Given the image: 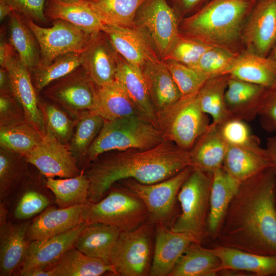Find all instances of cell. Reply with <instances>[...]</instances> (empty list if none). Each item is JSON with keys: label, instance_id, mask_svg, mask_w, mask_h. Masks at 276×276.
Wrapping results in <instances>:
<instances>
[{"label": "cell", "instance_id": "b9f144b4", "mask_svg": "<svg viewBox=\"0 0 276 276\" xmlns=\"http://www.w3.org/2000/svg\"><path fill=\"white\" fill-rule=\"evenodd\" d=\"M75 126L70 140V150L76 158L86 156L104 122V119L91 110H86L77 117Z\"/></svg>", "mask_w": 276, "mask_h": 276}, {"label": "cell", "instance_id": "f1b7e54d", "mask_svg": "<svg viewBox=\"0 0 276 276\" xmlns=\"http://www.w3.org/2000/svg\"><path fill=\"white\" fill-rule=\"evenodd\" d=\"M44 14L48 19L63 20L91 33L104 28L87 0H46Z\"/></svg>", "mask_w": 276, "mask_h": 276}, {"label": "cell", "instance_id": "e0dca14e", "mask_svg": "<svg viewBox=\"0 0 276 276\" xmlns=\"http://www.w3.org/2000/svg\"><path fill=\"white\" fill-rule=\"evenodd\" d=\"M119 55L103 31L94 33L80 54L81 66L96 87L116 79Z\"/></svg>", "mask_w": 276, "mask_h": 276}, {"label": "cell", "instance_id": "bcb514c9", "mask_svg": "<svg viewBox=\"0 0 276 276\" xmlns=\"http://www.w3.org/2000/svg\"><path fill=\"white\" fill-rule=\"evenodd\" d=\"M213 46L199 39L179 34L163 60H173L192 67Z\"/></svg>", "mask_w": 276, "mask_h": 276}, {"label": "cell", "instance_id": "4316f807", "mask_svg": "<svg viewBox=\"0 0 276 276\" xmlns=\"http://www.w3.org/2000/svg\"><path fill=\"white\" fill-rule=\"evenodd\" d=\"M228 144L222 136L219 125L211 122L189 150L191 166L212 173L222 167Z\"/></svg>", "mask_w": 276, "mask_h": 276}, {"label": "cell", "instance_id": "3957f363", "mask_svg": "<svg viewBox=\"0 0 276 276\" xmlns=\"http://www.w3.org/2000/svg\"><path fill=\"white\" fill-rule=\"evenodd\" d=\"M255 0H211L183 21L188 36L221 47L235 41Z\"/></svg>", "mask_w": 276, "mask_h": 276}, {"label": "cell", "instance_id": "f546056e", "mask_svg": "<svg viewBox=\"0 0 276 276\" xmlns=\"http://www.w3.org/2000/svg\"><path fill=\"white\" fill-rule=\"evenodd\" d=\"M121 231L102 223L85 225L75 244V247L85 255L110 264L112 250Z\"/></svg>", "mask_w": 276, "mask_h": 276}, {"label": "cell", "instance_id": "836d02e7", "mask_svg": "<svg viewBox=\"0 0 276 276\" xmlns=\"http://www.w3.org/2000/svg\"><path fill=\"white\" fill-rule=\"evenodd\" d=\"M9 16V41L21 62L31 72L40 65L38 43L23 15L13 11Z\"/></svg>", "mask_w": 276, "mask_h": 276}, {"label": "cell", "instance_id": "9a60e30c", "mask_svg": "<svg viewBox=\"0 0 276 276\" xmlns=\"http://www.w3.org/2000/svg\"><path fill=\"white\" fill-rule=\"evenodd\" d=\"M31 220L15 221L8 218L7 210L0 209V275L17 273L30 241L28 231Z\"/></svg>", "mask_w": 276, "mask_h": 276}, {"label": "cell", "instance_id": "6f0895ef", "mask_svg": "<svg viewBox=\"0 0 276 276\" xmlns=\"http://www.w3.org/2000/svg\"><path fill=\"white\" fill-rule=\"evenodd\" d=\"M13 12L9 5L5 3L0 1V19L2 21L7 16H9Z\"/></svg>", "mask_w": 276, "mask_h": 276}, {"label": "cell", "instance_id": "7402d4cb", "mask_svg": "<svg viewBox=\"0 0 276 276\" xmlns=\"http://www.w3.org/2000/svg\"><path fill=\"white\" fill-rule=\"evenodd\" d=\"M260 144L259 140L245 145H228L222 168L241 182L270 168L266 149Z\"/></svg>", "mask_w": 276, "mask_h": 276}, {"label": "cell", "instance_id": "816d5d0a", "mask_svg": "<svg viewBox=\"0 0 276 276\" xmlns=\"http://www.w3.org/2000/svg\"><path fill=\"white\" fill-rule=\"evenodd\" d=\"M0 121L1 126L26 121L24 110L13 94L1 93Z\"/></svg>", "mask_w": 276, "mask_h": 276}, {"label": "cell", "instance_id": "d6a6232c", "mask_svg": "<svg viewBox=\"0 0 276 276\" xmlns=\"http://www.w3.org/2000/svg\"><path fill=\"white\" fill-rule=\"evenodd\" d=\"M50 276H100L116 275L112 265L88 257L75 247L65 252L48 270Z\"/></svg>", "mask_w": 276, "mask_h": 276}, {"label": "cell", "instance_id": "680465c9", "mask_svg": "<svg viewBox=\"0 0 276 276\" xmlns=\"http://www.w3.org/2000/svg\"><path fill=\"white\" fill-rule=\"evenodd\" d=\"M270 53L271 56L269 58L276 62V43L274 45L273 48H272V50L271 51Z\"/></svg>", "mask_w": 276, "mask_h": 276}, {"label": "cell", "instance_id": "f907efd6", "mask_svg": "<svg viewBox=\"0 0 276 276\" xmlns=\"http://www.w3.org/2000/svg\"><path fill=\"white\" fill-rule=\"evenodd\" d=\"M10 6L13 11L32 19L35 22L45 24L48 19L44 14L45 0H0Z\"/></svg>", "mask_w": 276, "mask_h": 276}, {"label": "cell", "instance_id": "1f68e13d", "mask_svg": "<svg viewBox=\"0 0 276 276\" xmlns=\"http://www.w3.org/2000/svg\"><path fill=\"white\" fill-rule=\"evenodd\" d=\"M227 75L267 88L276 83V62L269 57L245 53L238 56Z\"/></svg>", "mask_w": 276, "mask_h": 276}, {"label": "cell", "instance_id": "681fc988", "mask_svg": "<svg viewBox=\"0 0 276 276\" xmlns=\"http://www.w3.org/2000/svg\"><path fill=\"white\" fill-rule=\"evenodd\" d=\"M258 116L265 130L276 133V83L266 88Z\"/></svg>", "mask_w": 276, "mask_h": 276}, {"label": "cell", "instance_id": "d590c367", "mask_svg": "<svg viewBox=\"0 0 276 276\" xmlns=\"http://www.w3.org/2000/svg\"><path fill=\"white\" fill-rule=\"evenodd\" d=\"M25 157L3 148L0 151V201L6 205L27 181Z\"/></svg>", "mask_w": 276, "mask_h": 276}, {"label": "cell", "instance_id": "ba28073f", "mask_svg": "<svg viewBox=\"0 0 276 276\" xmlns=\"http://www.w3.org/2000/svg\"><path fill=\"white\" fill-rule=\"evenodd\" d=\"M155 227V225L148 220L134 229L120 232L110 260L116 275H149Z\"/></svg>", "mask_w": 276, "mask_h": 276}, {"label": "cell", "instance_id": "f6af8a7d", "mask_svg": "<svg viewBox=\"0 0 276 276\" xmlns=\"http://www.w3.org/2000/svg\"><path fill=\"white\" fill-rule=\"evenodd\" d=\"M238 56L221 47L213 46L192 68L213 77L227 75Z\"/></svg>", "mask_w": 276, "mask_h": 276}, {"label": "cell", "instance_id": "9c48e42d", "mask_svg": "<svg viewBox=\"0 0 276 276\" xmlns=\"http://www.w3.org/2000/svg\"><path fill=\"white\" fill-rule=\"evenodd\" d=\"M193 169L191 166H188L168 179L151 184L142 183L130 178L119 182L142 200L148 213L149 221L155 225L169 227L179 190Z\"/></svg>", "mask_w": 276, "mask_h": 276}, {"label": "cell", "instance_id": "f35d334b", "mask_svg": "<svg viewBox=\"0 0 276 276\" xmlns=\"http://www.w3.org/2000/svg\"><path fill=\"white\" fill-rule=\"evenodd\" d=\"M222 75L209 78L198 91L203 112L212 119V123L221 125L229 119L225 102V93L229 78Z\"/></svg>", "mask_w": 276, "mask_h": 276}, {"label": "cell", "instance_id": "7c38bea8", "mask_svg": "<svg viewBox=\"0 0 276 276\" xmlns=\"http://www.w3.org/2000/svg\"><path fill=\"white\" fill-rule=\"evenodd\" d=\"M96 89L80 66L52 82L42 90L47 98L77 117L83 111L93 109Z\"/></svg>", "mask_w": 276, "mask_h": 276}, {"label": "cell", "instance_id": "52a82bcc", "mask_svg": "<svg viewBox=\"0 0 276 276\" xmlns=\"http://www.w3.org/2000/svg\"><path fill=\"white\" fill-rule=\"evenodd\" d=\"M211 123L202 111L198 92L181 98L158 114V128L165 140L190 150Z\"/></svg>", "mask_w": 276, "mask_h": 276}, {"label": "cell", "instance_id": "8992f818", "mask_svg": "<svg viewBox=\"0 0 276 276\" xmlns=\"http://www.w3.org/2000/svg\"><path fill=\"white\" fill-rule=\"evenodd\" d=\"M212 173L197 168L183 182L177 195L181 213L170 225L172 231L194 236L200 243L207 235Z\"/></svg>", "mask_w": 276, "mask_h": 276}, {"label": "cell", "instance_id": "9f6ffc18", "mask_svg": "<svg viewBox=\"0 0 276 276\" xmlns=\"http://www.w3.org/2000/svg\"><path fill=\"white\" fill-rule=\"evenodd\" d=\"M177 7L183 12L195 9L205 0H173Z\"/></svg>", "mask_w": 276, "mask_h": 276}, {"label": "cell", "instance_id": "11a10c76", "mask_svg": "<svg viewBox=\"0 0 276 276\" xmlns=\"http://www.w3.org/2000/svg\"><path fill=\"white\" fill-rule=\"evenodd\" d=\"M0 91L1 93L13 94L9 73L2 67L0 68Z\"/></svg>", "mask_w": 276, "mask_h": 276}, {"label": "cell", "instance_id": "8fae6325", "mask_svg": "<svg viewBox=\"0 0 276 276\" xmlns=\"http://www.w3.org/2000/svg\"><path fill=\"white\" fill-rule=\"evenodd\" d=\"M135 24L146 34L164 60L179 36L174 9L166 0H147L138 9Z\"/></svg>", "mask_w": 276, "mask_h": 276}, {"label": "cell", "instance_id": "ee69618b", "mask_svg": "<svg viewBox=\"0 0 276 276\" xmlns=\"http://www.w3.org/2000/svg\"><path fill=\"white\" fill-rule=\"evenodd\" d=\"M42 114L44 133L48 132L66 145L72 136L76 120H72L59 107L50 103H39Z\"/></svg>", "mask_w": 276, "mask_h": 276}, {"label": "cell", "instance_id": "7a4b0ae2", "mask_svg": "<svg viewBox=\"0 0 276 276\" xmlns=\"http://www.w3.org/2000/svg\"><path fill=\"white\" fill-rule=\"evenodd\" d=\"M189 166V151L167 140L149 149H130L98 158L86 174L90 181L88 201L100 200L113 185L122 180L156 183Z\"/></svg>", "mask_w": 276, "mask_h": 276}, {"label": "cell", "instance_id": "7bdbcfd3", "mask_svg": "<svg viewBox=\"0 0 276 276\" xmlns=\"http://www.w3.org/2000/svg\"><path fill=\"white\" fill-rule=\"evenodd\" d=\"M80 54L71 53L62 55L50 64L33 69L30 73L36 90L42 91L52 82L80 66Z\"/></svg>", "mask_w": 276, "mask_h": 276}, {"label": "cell", "instance_id": "c3c4849f", "mask_svg": "<svg viewBox=\"0 0 276 276\" xmlns=\"http://www.w3.org/2000/svg\"><path fill=\"white\" fill-rule=\"evenodd\" d=\"M219 126L221 134L228 145H245L259 140L251 133L245 121L229 119Z\"/></svg>", "mask_w": 276, "mask_h": 276}, {"label": "cell", "instance_id": "30bf717a", "mask_svg": "<svg viewBox=\"0 0 276 276\" xmlns=\"http://www.w3.org/2000/svg\"><path fill=\"white\" fill-rule=\"evenodd\" d=\"M24 17L39 47L40 66L50 64L62 55L71 53L80 54L95 33L87 32L61 19L53 20V26L45 28L38 25L31 19Z\"/></svg>", "mask_w": 276, "mask_h": 276}, {"label": "cell", "instance_id": "cb8c5ba5", "mask_svg": "<svg viewBox=\"0 0 276 276\" xmlns=\"http://www.w3.org/2000/svg\"><path fill=\"white\" fill-rule=\"evenodd\" d=\"M116 79L125 89L140 116L158 128L157 113L142 67L129 63L119 55Z\"/></svg>", "mask_w": 276, "mask_h": 276}, {"label": "cell", "instance_id": "ac0fdd59", "mask_svg": "<svg viewBox=\"0 0 276 276\" xmlns=\"http://www.w3.org/2000/svg\"><path fill=\"white\" fill-rule=\"evenodd\" d=\"M244 36L253 53L267 57L276 43V0H258L254 5Z\"/></svg>", "mask_w": 276, "mask_h": 276}, {"label": "cell", "instance_id": "4fadbf2b", "mask_svg": "<svg viewBox=\"0 0 276 276\" xmlns=\"http://www.w3.org/2000/svg\"><path fill=\"white\" fill-rule=\"evenodd\" d=\"M24 157L47 178L72 177L82 172L68 147L48 132L43 134L40 142Z\"/></svg>", "mask_w": 276, "mask_h": 276}, {"label": "cell", "instance_id": "60d3db41", "mask_svg": "<svg viewBox=\"0 0 276 276\" xmlns=\"http://www.w3.org/2000/svg\"><path fill=\"white\" fill-rule=\"evenodd\" d=\"M43 135L26 121L1 126V147L25 157L40 142Z\"/></svg>", "mask_w": 276, "mask_h": 276}, {"label": "cell", "instance_id": "603a6c76", "mask_svg": "<svg viewBox=\"0 0 276 276\" xmlns=\"http://www.w3.org/2000/svg\"><path fill=\"white\" fill-rule=\"evenodd\" d=\"M266 88L229 76L225 93L229 119L254 120L258 115Z\"/></svg>", "mask_w": 276, "mask_h": 276}, {"label": "cell", "instance_id": "7dc6e473", "mask_svg": "<svg viewBox=\"0 0 276 276\" xmlns=\"http://www.w3.org/2000/svg\"><path fill=\"white\" fill-rule=\"evenodd\" d=\"M165 61L182 97L193 95L198 91L209 76L179 62Z\"/></svg>", "mask_w": 276, "mask_h": 276}, {"label": "cell", "instance_id": "5b68a950", "mask_svg": "<svg viewBox=\"0 0 276 276\" xmlns=\"http://www.w3.org/2000/svg\"><path fill=\"white\" fill-rule=\"evenodd\" d=\"M84 222L102 223L121 232L134 229L149 220L142 200L128 189L113 185L107 193L96 202L87 201L83 212Z\"/></svg>", "mask_w": 276, "mask_h": 276}, {"label": "cell", "instance_id": "6da1fadb", "mask_svg": "<svg viewBox=\"0 0 276 276\" xmlns=\"http://www.w3.org/2000/svg\"><path fill=\"white\" fill-rule=\"evenodd\" d=\"M275 184L271 167L241 182L214 239L215 246L276 256Z\"/></svg>", "mask_w": 276, "mask_h": 276}, {"label": "cell", "instance_id": "d6986e66", "mask_svg": "<svg viewBox=\"0 0 276 276\" xmlns=\"http://www.w3.org/2000/svg\"><path fill=\"white\" fill-rule=\"evenodd\" d=\"M193 243H200L192 235L155 225L153 256L149 275L169 276L179 258Z\"/></svg>", "mask_w": 276, "mask_h": 276}, {"label": "cell", "instance_id": "277c9868", "mask_svg": "<svg viewBox=\"0 0 276 276\" xmlns=\"http://www.w3.org/2000/svg\"><path fill=\"white\" fill-rule=\"evenodd\" d=\"M165 140L157 127L139 115L104 120L85 157L88 160L94 162L106 152L130 149H149Z\"/></svg>", "mask_w": 276, "mask_h": 276}, {"label": "cell", "instance_id": "44dd1931", "mask_svg": "<svg viewBox=\"0 0 276 276\" xmlns=\"http://www.w3.org/2000/svg\"><path fill=\"white\" fill-rule=\"evenodd\" d=\"M4 68L9 73L13 94L24 110L27 122L44 134L42 114L29 70L21 62L18 54Z\"/></svg>", "mask_w": 276, "mask_h": 276}, {"label": "cell", "instance_id": "ffe728a7", "mask_svg": "<svg viewBox=\"0 0 276 276\" xmlns=\"http://www.w3.org/2000/svg\"><path fill=\"white\" fill-rule=\"evenodd\" d=\"M85 204L63 209L50 206L31 221L28 231L29 240L31 242L49 238L84 222Z\"/></svg>", "mask_w": 276, "mask_h": 276}, {"label": "cell", "instance_id": "4dcf8cb0", "mask_svg": "<svg viewBox=\"0 0 276 276\" xmlns=\"http://www.w3.org/2000/svg\"><path fill=\"white\" fill-rule=\"evenodd\" d=\"M91 111L109 121L140 116L125 89L116 79L97 87L95 104Z\"/></svg>", "mask_w": 276, "mask_h": 276}, {"label": "cell", "instance_id": "8d00e7d4", "mask_svg": "<svg viewBox=\"0 0 276 276\" xmlns=\"http://www.w3.org/2000/svg\"><path fill=\"white\" fill-rule=\"evenodd\" d=\"M90 181L83 172L77 176L62 178L47 177L45 186L54 196L58 208L85 203L88 201Z\"/></svg>", "mask_w": 276, "mask_h": 276}, {"label": "cell", "instance_id": "484cf974", "mask_svg": "<svg viewBox=\"0 0 276 276\" xmlns=\"http://www.w3.org/2000/svg\"><path fill=\"white\" fill-rule=\"evenodd\" d=\"M142 69L157 116L178 101L181 94L163 60L147 63Z\"/></svg>", "mask_w": 276, "mask_h": 276}, {"label": "cell", "instance_id": "d4e9b609", "mask_svg": "<svg viewBox=\"0 0 276 276\" xmlns=\"http://www.w3.org/2000/svg\"><path fill=\"white\" fill-rule=\"evenodd\" d=\"M241 182L228 174L222 167L212 173L209 211L206 222L207 235L215 239L228 206Z\"/></svg>", "mask_w": 276, "mask_h": 276}, {"label": "cell", "instance_id": "91938a15", "mask_svg": "<svg viewBox=\"0 0 276 276\" xmlns=\"http://www.w3.org/2000/svg\"><path fill=\"white\" fill-rule=\"evenodd\" d=\"M275 203H276V184H275Z\"/></svg>", "mask_w": 276, "mask_h": 276}, {"label": "cell", "instance_id": "ab89813d", "mask_svg": "<svg viewBox=\"0 0 276 276\" xmlns=\"http://www.w3.org/2000/svg\"><path fill=\"white\" fill-rule=\"evenodd\" d=\"M26 182L5 205L12 203L11 213L15 221L30 220L52 205V200L44 192Z\"/></svg>", "mask_w": 276, "mask_h": 276}, {"label": "cell", "instance_id": "2e32d148", "mask_svg": "<svg viewBox=\"0 0 276 276\" xmlns=\"http://www.w3.org/2000/svg\"><path fill=\"white\" fill-rule=\"evenodd\" d=\"M103 31L117 53L129 63L140 67L160 61L144 31L135 26L121 27L104 25Z\"/></svg>", "mask_w": 276, "mask_h": 276}, {"label": "cell", "instance_id": "83f0119b", "mask_svg": "<svg viewBox=\"0 0 276 276\" xmlns=\"http://www.w3.org/2000/svg\"><path fill=\"white\" fill-rule=\"evenodd\" d=\"M211 250L221 262L220 270L252 273L257 276L276 275V256L264 255L239 249L215 246Z\"/></svg>", "mask_w": 276, "mask_h": 276}, {"label": "cell", "instance_id": "5bb4252c", "mask_svg": "<svg viewBox=\"0 0 276 276\" xmlns=\"http://www.w3.org/2000/svg\"><path fill=\"white\" fill-rule=\"evenodd\" d=\"M86 224L84 222L60 235L31 241L17 275L27 276L33 271L50 269L65 252L75 247L77 239Z\"/></svg>", "mask_w": 276, "mask_h": 276}, {"label": "cell", "instance_id": "f5cc1de1", "mask_svg": "<svg viewBox=\"0 0 276 276\" xmlns=\"http://www.w3.org/2000/svg\"><path fill=\"white\" fill-rule=\"evenodd\" d=\"M17 54L14 47L9 41L1 39L0 43V64L5 68L9 62Z\"/></svg>", "mask_w": 276, "mask_h": 276}, {"label": "cell", "instance_id": "e575fe53", "mask_svg": "<svg viewBox=\"0 0 276 276\" xmlns=\"http://www.w3.org/2000/svg\"><path fill=\"white\" fill-rule=\"evenodd\" d=\"M221 262L211 250L193 243L186 249L169 276H214L220 270Z\"/></svg>", "mask_w": 276, "mask_h": 276}, {"label": "cell", "instance_id": "db71d44e", "mask_svg": "<svg viewBox=\"0 0 276 276\" xmlns=\"http://www.w3.org/2000/svg\"><path fill=\"white\" fill-rule=\"evenodd\" d=\"M266 149L271 164V168L276 174V135L267 139Z\"/></svg>", "mask_w": 276, "mask_h": 276}, {"label": "cell", "instance_id": "74e56055", "mask_svg": "<svg viewBox=\"0 0 276 276\" xmlns=\"http://www.w3.org/2000/svg\"><path fill=\"white\" fill-rule=\"evenodd\" d=\"M147 0H87L104 25L135 26L137 11Z\"/></svg>", "mask_w": 276, "mask_h": 276}]
</instances>
